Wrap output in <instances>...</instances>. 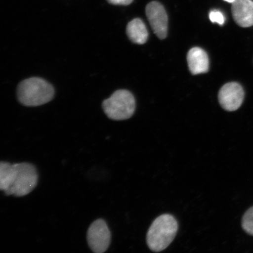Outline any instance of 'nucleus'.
I'll return each mask as SVG.
<instances>
[{
  "instance_id": "1",
  "label": "nucleus",
  "mask_w": 253,
  "mask_h": 253,
  "mask_svg": "<svg viewBox=\"0 0 253 253\" xmlns=\"http://www.w3.org/2000/svg\"><path fill=\"white\" fill-rule=\"evenodd\" d=\"M178 230V222L172 215H161L155 219L148 231V248L154 252L164 251L173 241Z\"/></svg>"
},
{
  "instance_id": "2",
  "label": "nucleus",
  "mask_w": 253,
  "mask_h": 253,
  "mask_svg": "<svg viewBox=\"0 0 253 253\" xmlns=\"http://www.w3.org/2000/svg\"><path fill=\"white\" fill-rule=\"evenodd\" d=\"M54 88L40 78H31L21 82L17 88L20 102L25 106H39L48 103L54 96Z\"/></svg>"
},
{
  "instance_id": "3",
  "label": "nucleus",
  "mask_w": 253,
  "mask_h": 253,
  "mask_svg": "<svg viewBox=\"0 0 253 253\" xmlns=\"http://www.w3.org/2000/svg\"><path fill=\"white\" fill-rule=\"evenodd\" d=\"M104 113L110 119L125 120L131 118L135 109L133 95L126 90L115 91L103 102Z\"/></svg>"
},
{
  "instance_id": "4",
  "label": "nucleus",
  "mask_w": 253,
  "mask_h": 253,
  "mask_svg": "<svg viewBox=\"0 0 253 253\" xmlns=\"http://www.w3.org/2000/svg\"><path fill=\"white\" fill-rule=\"evenodd\" d=\"M16 176L13 184L7 191L6 195H14L16 197L26 196L36 188L39 182V174L37 168L33 164L22 163L14 164Z\"/></svg>"
},
{
  "instance_id": "5",
  "label": "nucleus",
  "mask_w": 253,
  "mask_h": 253,
  "mask_svg": "<svg viewBox=\"0 0 253 253\" xmlns=\"http://www.w3.org/2000/svg\"><path fill=\"white\" fill-rule=\"evenodd\" d=\"M111 232L106 221L99 219L91 224L87 233L88 245L94 253H103L109 249Z\"/></svg>"
},
{
  "instance_id": "6",
  "label": "nucleus",
  "mask_w": 253,
  "mask_h": 253,
  "mask_svg": "<svg viewBox=\"0 0 253 253\" xmlns=\"http://www.w3.org/2000/svg\"><path fill=\"white\" fill-rule=\"evenodd\" d=\"M244 90L241 85L236 82L224 84L218 95L219 102L224 110L233 112L239 108L244 100Z\"/></svg>"
},
{
  "instance_id": "7",
  "label": "nucleus",
  "mask_w": 253,
  "mask_h": 253,
  "mask_svg": "<svg viewBox=\"0 0 253 253\" xmlns=\"http://www.w3.org/2000/svg\"><path fill=\"white\" fill-rule=\"evenodd\" d=\"M145 11L154 33L160 39H165L168 33V16L163 5L152 1L147 5Z\"/></svg>"
},
{
  "instance_id": "8",
  "label": "nucleus",
  "mask_w": 253,
  "mask_h": 253,
  "mask_svg": "<svg viewBox=\"0 0 253 253\" xmlns=\"http://www.w3.org/2000/svg\"><path fill=\"white\" fill-rule=\"evenodd\" d=\"M232 12L234 20L243 28L253 25V1L252 0H235L232 3Z\"/></svg>"
},
{
  "instance_id": "9",
  "label": "nucleus",
  "mask_w": 253,
  "mask_h": 253,
  "mask_svg": "<svg viewBox=\"0 0 253 253\" xmlns=\"http://www.w3.org/2000/svg\"><path fill=\"white\" fill-rule=\"evenodd\" d=\"M187 61L190 72L193 75L204 74L210 67L207 53L200 47H193L187 55Z\"/></svg>"
},
{
  "instance_id": "10",
  "label": "nucleus",
  "mask_w": 253,
  "mask_h": 253,
  "mask_svg": "<svg viewBox=\"0 0 253 253\" xmlns=\"http://www.w3.org/2000/svg\"><path fill=\"white\" fill-rule=\"evenodd\" d=\"M126 34L132 42L144 44L147 42L148 33L146 26L140 19L135 18L129 22L126 27Z\"/></svg>"
},
{
  "instance_id": "11",
  "label": "nucleus",
  "mask_w": 253,
  "mask_h": 253,
  "mask_svg": "<svg viewBox=\"0 0 253 253\" xmlns=\"http://www.w3.org/2000/svg\"><path fill=\"white\" fill-rule=\"evenodd\" d=\"M16 169L14 164L1 161L0 163V189L5 192L14 182Z\"/></svg>"
},
{
  "instance_id": "12",
  "label": "nucleus",
  "mask_w": 253,
  "mask_h": 253,
  "mask_svg": "<svg viewBox=\"0 0 253 253\" xmlns=\"http://www.w3.org/2000/svg\"><path fill=\"white\" fill-rule=\"evenodd\" d=\"M242 225L247 233L253 236V207L246 211L243 217Z\"/></svg>"
},
{
  "instance_id": "13",
  "label": "nucleus",
  "mask_w": 253,
  "mask_h": 253,
  "mask_svg": "<svg viewBox=\"0 0 253 253\" xmlns=\"http://www.w3.org/2000/svg\"><path fill=\"white\" fill-rule=\"evenodd\" d=\"M210 20L212 23H216L220 25H222L225 21L224 15L219 11H211L210 14Z\"/></svg>"
},
{
  "instance_id": "14",
  "label": "nucleus",
  "mask_w": 253,
  "mask_h": 253,
  "mask_svg": "<svg viewBox=\"0 0 253 253\" xmlns=\"http://www.w3.org/2000/svg\"><path fill=\"white\" fill-rule=\"evenodd\" d=\"M107 2L114 5H128L133 1V0H107Z\"/></svg>"
},
{
  "instance_id": "15",
  "label": "nucleus",
  "mask_w": 253,
  "mask_h": 253,
  "mask_svg": "<svg viewBox=\"0 0 253 253\" xmlns=\"http://www.w3.org/2000/svg\"><path fill=\"white\" fill-rule=\"evenodd\" d=\"M224 1L230 2V3H233L235 2V0H224Z\"/></svg>"
}]
</instances>
